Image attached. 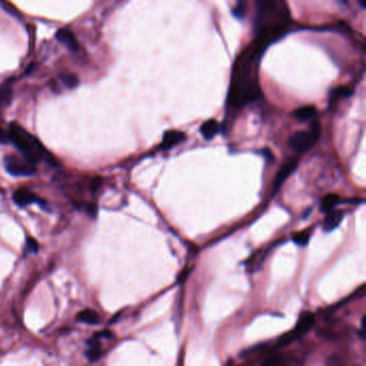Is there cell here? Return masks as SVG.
Instances as JSON below:
<instances>
[{
	"label": "cell",
	"instance_id": "cell-20",
	"mask_svg": "<svg viewBox=\"0 0 366 366\" xmlns=\"http://www.w3.org/2000/svg\"><path fill=\"white\" fill-rule=\"evenodd\" d=\"M60 79L64 84L68 88H74V87H77L79 84V79L76 74L66 73V74H63Z\"/></svg>",
	"mask_w": 366,
	"mask_h": 366
},
{
	"label": "cell",
	"instance_id": "cell-11",
	"mask_svg": "<svg viewBox=\"0 0 366 366\" xmlns=\"http://www.w3.org/2000/svg\"><path fill=\"white\" fill-rule=\"evenodd\" d=\"M344 218V213L342 211H332L328 213L323 221V230L326 232H331L335 230Z\"/></svg>",
	"mask_w": 366,
	"mask_h": 366
},
{
	"label": "cell",
	"instance_id": "cell-10",
	"mask_svg": "<svg viewBox=\"0 0 366 366\" xmlns=\"http://www.w3.org/2000/svg\"><path fill=\"white\" fill-rule=\"evenodd\" d=\"M56 39L69 49H71V51H78L79 48L78 41L76 37H74L73 32L68 28H62L58 30L56 32Z\"/></svg>",
	"mask_w": 366,
	"mask_h": 366
},
{
	"label": "cell",
	"instance_id": "cell-18",
	"mask_svg": "<svg viewBox=\"0 0 366 366\" xmlns=\"http://www.w3.org/2000/svg\"><path fill=\"white\" fill-rule=\"evenodd\" d=\"M311 235H312V232L311 230H304L302 232H298V233H295V234L293 235L292 237V240L296 244V245H299V246H305L309 244L310 242V238H311Z\"/></svg>",
	"mask_w": 366,
	"mask_h": 366
},
{
	"label": "cell",
	"instance_id": "cell-26",
	"mask_svg": "<svg viewBox=\"0 0 366 366\" xmlns=\"http://www.w3.org/2000/svg\"><path fill=\"white\" fill-rule=\"evenodd\" d=\"M327 366H343V364L337 355H331L327 361Z\"/></svg>",
	"mask_w": 366,
	"mask_h": 366
},
{
	"label": "cell",
	"instance_id": "cell-23",
	"mask_svg": "<svg viewBox=\"0 0 366 366\" xmlns=\"http://www.w3.org/2000/svg\"><path fill=\"white\" fill-rule=\"evenodd\" d=\"M86 212L88 214L89 217L91 218H96L98 215V206L95 203H89L86 207Z\"/></svg>",
	"mask_w": 366,
	"mask_h": 366
},
{
	"label": "cell",
	"instance_id": "cell-21",
	"mask_svg": "<svg viewBox=\"0 0 366 366\" xmlns=\"http://www.w3.org/2000/svg\"><path fill=\"white\" fill-rule=\"evenodd\" d=\"M282 365V357L280 355H273L269 357L261 366H281Z\"/></svg>",
	"mask_w": 366,
	"mask_h": 366
},
{
	"label": "cell",
	"instance_id": "cell-15",
	"mask_svg": "<svg viewBox=\"0 0 366 366\" xmlns=\"http://www.w3.org/2000/svg\"><path fill=\"white\" fill-rule=\"evenodd\" d=\"M78 319L82 322H85L88 324H97L100 320L99 315L94 310H84L78 315Z\"/></svg>",
	"mask_w": 366,
	"mask_h": 366
},
{
	"label": "cell",
	"instance_id": "cell-2",
	"mask_svg": "<svg viewBox=\"0 0 366 366\" xmlns=\"http://www.w3.org/2000/svg\"><path fill=\"white\" fill-rule=\"evenodd\" d=\"M290 23L288 6L282 0H261L258 2V12L255 21L257 37L255 40L268 47L274 41L285 35Z\"/></svg>",
	"mask_w": 366,
	"mask_h": 366
},
{
	"label": "cell",
	"instance_id": "cell-6",
	"mask_svg": "<svg viewBox=\"0 0 366 366\" xmlns=\"http://www.w3.org/2000/svg\"><path fill=\"white\" fill-rule=\"evenodd\" d=\"M7 172L13 176H31L36 173V164L31 163L24 157L14 155L6 156L4 159Z\"/></svg>",
	"mask_w": 366,
	"mask_h": 366
},
{
	"label": "cell",
	"instance_id": "cell-3",
	"mask_svg": "<svg viewBox=\"0 0 366 366\" xmlns=\"http://www.w3.org/2000/svg\"><path fill=\"white\" fill-rule=\"evenodd\" d=\"M10 142L23 154L25 159L36 164L41 160H45L52 165H58L57 160L52 154H49L40 141L25 130L21 125L11 123L9 126Z\"/></svg>",
	"mask_w": 366,
	"mask_h": 366
},
{
	"label": "cell",
	"instance_id": "cell-12",
	"mask_svg": "<svg viewBox=\"0 0 366 366\" xmlns=\"http://www.w3.org/2000/svg\"><path fill=\"white\" fill-rule=\"evenodd\" d=\"M219 129H220V126L217 120L209 119L202 125L201 128H200V131H201V135L206 140H211L216 135H217V133L219 132Z\"/></svg>",
	"mask_w": 366,
	"mask_h": 366
},
{
	"label": "cell",
	"instance_id": "cell-13",
	"mask_svg": "<svg viewBox=\"0 0 366 366\" xmlns=\"http://www.w3.org/2000/svg\"><path fill=\"white\" fill-rule=\"evenodd\" d=\"M292 114L295 118L299 120H309L312 119L314 116L317 114V110H316V107L313 105H306L294 110Z\"/></svg>",
	"mask_w": 366,
	"mask_h": 366
},
{
	"label": "cell",
	"instance_id": "cell-14",
	"mask_svg": "<svg viewBox=\"0 0 366 366\" xmlns=\"http://www.w3.org/2000/svg\"><path fill=\"white\" fill-rule=\"evenodd\" d=\"M340 198L338 197V195L335 194H330L327 195L326 197L323 198L322 202H321V207L320 210L322 213H330L333 211V209L336 206L337 203H339Z\"/></svg>",
	"mask_w": 366,
	"mask_h": 366
},
{
	"label": "cell",
	"instance_id": "cell-1",
	"mask_svg": "<svg viewBox=\"0 0 366 366\" xmlns=\"http://www.w3.org/2000/svg\"><path fill=\"white\" fill-rule=\"evenodd\" d=\"M266 46L254 40L236 58L233 67L228 102L233 107H243L260 97L258 66Z\"/></svg>",
	"mask_w": 366,
	"mask_h": 366
},
{
	"label": "cell",
	"instance_id": "cell-9",
	"mask_svg": "<svg viewBox=\"0 0 366 366\" xmlns=\"http://www.w3.org/2000/svg\"><path fill=\"white\" fill-rule=\"evenodd\" d=\"M185 139L186 135L182 131H177V130L166 131L163 136L160 148L162 151H169V149L181 143L182 141H185Z\"/></svg>",
	"mask_w": 366,
	"mask_h": 366
},
{
	"label": "cell",
	"instance_id": "cell-25",
	"mask_svg": "<svg viewBox=\"0 0 366 366\" xmlns=\"http://www.w3.org/2000/svg\"><path fill=\"white\" fill-rule=\"evenodd\" d=\"M10 143L9 133L6 132L3 128H0V145H6Z\"/></svg>",
	"mask_w": 366,
	"mask_h": 366
},
{
	"label": "cell",
	"instance_id": "cell-19",
	"mask_svg": "<svg viewBox=\"0 0 366 366\" xmlns=\"http://www.w3.org/2000/svg\"><path fill=\"white\" fill-rule=\"evenodd\" d=\"M352 94H353V90L349 86H339L332 90L331 96L334 99H339V98L350 97V96H352Z\"/></svg>",
	"mask_w": 366,
	"mask_h": 366
},
{
	"label": "cell",
	"instance_id": "cell-8",
	"mask_svg": "<svg viewBox=\"0 0 366 366\" xmlns=\"http://www.w3.org/2000/svg\"><path fill=\"white\" fill-rule=\"evenodd\" d=\"M13 200L16 205L21 207H25L32 203H39L41 205H45L44 201L41 200L28 189H19L13 194Z\"/></svg>",
	"mask_w": 366,
	"mask_h": 366
},
{
	"label": "cell",
	"instance_id": "cell-16",
	"mask_svg": "<svg viewBox=\"0 0 366 366\" xmlns=\"http://www.w3.org/2000/svg\"><path fill=\"white\" fill-rule=\"evenodd\" d=\"M12 96L13 93L10 85H0V110L11 103Z\"/></svg>",
	"mask_w": 366,
	"mask_h": 366
},
{
	"label": "cell",
	"instance_id": "cell-4",
	"mask_svg": "<svg viewBox=\"0 0 366 366\" xmlns=\"http://www.w3.org/2000/svg\"><path fill=\"white\" fill-rule=\"evenodd\" d=\"M321 133L320 124L314 120L311 126V131H297L289 139V145L297 154L309 152L317 143Z\"/></svg>",
	"mask_w": 366,
	"mask_h": 366
},
{
	"label": "cell",
	"instance_id": "cell-22",
	"mask_svg": "<svg viewBox=\"0 0 366 366\" xmlns=\"http://www.w3.org/2000/svg\"><path fill=\"white\" fill-rule=\"evenodd\" d=\"M26 247L31 253H38V251H39V244L37 240L32 237H28L26 239Z\"/></svg>",
	"mask_w": 366,
	"mask_h": 366
},
{
	"label": "cell",
	"instance_id": "cell-17",
	"mask_svg": "<svg viewBox=\"0 0 366 366\" xmlns=\"http://www.w3.org/2000/svg\"><path fill=\"white\" fill-rule=\"evenodd\" d=\"M97 342H98L97 338L90 340V342H89L90 348H89V350L87 351V357L91 362L98 360L100 357V355H101V349H100V346H99V344Z\"/></svg>",
	"mask_w": 366,
	"mask_h": 366
},
{
	"label": "cell",
	"instance_id": "cell-27",
	"mask_svg": "<svg viewBox=\"0 0 366 366\" xmlns=\"http://www.w3.org/2000/svg\"><path fill=\"white\" fill-rule=\"evenodd\" d=\"M101 184H102V179L101 178H95V179H93V181H91V184H90V189H91V191H94V193H95V191H97L99 188H100V186H101Z\"/></svg>",
	"mask_w": 366,
	"mask_h": 366
},
{
	"label": "cell",
	"instance_id": "cell-7",
	"mask_svg": "<svg viewBox=\"0 0 366 366\" xmlns=\"http://www.w3.org/2000/svg\"><path fill=\"white\" fill-rule=\"evenodd\" d=\"M296 168H297V159H295V158H292V159L285 162V164L279 169L277 175L275 176V179H274L272 184V196H275L278 193V190L280 189L282 184H284L285 180L288 178V176L292 174V172Z\"/></svg>",
	"mask_w": 366,
	"mask_h": 366
},
{
	"label": "cell",
	"instance_id": "cell-24",
	"mask_svg": "<svg viewBox=\"0 0 366 366\" xmlns=\"http://www.w3.org/2000/svg\"><path fill=\"white\" fill-rule=\"evenodd\" d=\"M233 14H234L236 18H238V19L243 18L244 14H245V8H244L243 3H238L236 5V7L234 8V10H233Z\"/></svg>",
	"mask_w": 366,
	"mask_h": 366
},
{
	"label": "cell",
	"instance_id": "cell-28",
	"mask_svg": "<svg viewBox=\"0 0 366 366\" xmlns=\"http://www.w3.org/2000/svg\"><path fill=\"white\" fill-rule=\"evenodd\" d=\"M0 5H2V6L4 7V9H5L6 11H8V12L11 13V14H13V15H18V11L14 10V7H13L12 5L8 4V3H2Z\"/></svg>",
	"mask_w": 366,
	"mask_h": 366
},
{
	"label": "cell",
	"instance_id": "cell-5",
	"mask_svg": "<svg viewBox=\"0 0 366 366\" xmlns=\"http://www.w3.org/2000/svg\"><path fill=\"white\" fill-rule=\"evenodd\" d=\"M314 324H315V316L309 312L302 313L299 315L293 330L279 339L280 345L286 346L294 342V340L301 338L302 336H304L310 332V330L314 327Z\"/></svg>",
	"mask_w": 366,
	"mask_h": 366
}]
</instances>
